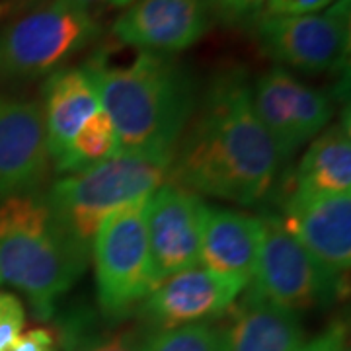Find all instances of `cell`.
Returning <instances> with one entry per match:
<instances>
[{"label": "cell", "mask_w": 351, "mask_h": 351, "mask_svg": "<svg viewBox=\"0 0 351 351\" xmlns=\"http://www.w3.org/2000/svg\"><path fill=\"white\" fill-rule=\"evenodd\" d=\"M283 158L256 115L244 69L217 75L176 145L168 180L197 195L254 205L276 184Z\"/></svg>", "instance_id": "1"}, {"label": "cell", "mask_w": 351, "mask_h": 351, "mask_svg": "<svg viewBox=\"0 0 351 351\" xmlns=\"http://www.w3.org/2000/svg\"><path fill=\"white\" fill-rule=\"evenodd\" d=\"M101 112L112 121L119 152L172 156L199 101L195 78L172 55L141 51L125 66L88 61Z\"/></svg>", "instance_id": "2"}, {"label": "cell", "mask_w": 351, "mask_h": 351, "mask_svg": "<svg viewBox=\"0 0 351 351\" xmlns=\"http://www.w3.org/2000/svg\"><path fill=\"white\" fill-rule=\"evenodd\" d=\"M86 263L47 193L36 189L0 199V283L18 289L39 316L53 313Z\"/></svg>", "instance_id": "3"}, {"label": "cell", "mask_w": 351, "mask_h": 351, "mask_svg": "<svg viewBox=\"0 0 351 351\" xmlns=\"http://www.w3.org/2000/svg\"><path fill=\"white\" fill-rule=\"evenodd\" d=\"M172 156L119 152L110 160L63 176L47 191L51 209L90 260L100 225L115 211L152 195L168 180Z\"/></svg>", "instance_id": "4"}, {"label": "cell", "mask_w": 351, "mask_h": 351, "mask_svg": "<svg viewBox=\"0 0 351 351\" xmlns=\"http://www.w3.org/2000/svg\"><path fill=\"white\" fill-rule=\"evenodd\" d=\"M88 8L53 0L14 18L0 29V84L47 78L100 38Z\"/></svg>", "instance_id": "5"}, {"label": "cell", "mask_w": 351, "mask_h": 351, "mask_svg": "<svg viewBox=\"0 0 351 351\" xmlns=\"http://www.w3.org/2000/svg\"><path fill=\"white\" fill-rule=\"evenodd\" d=\"M149 197L110 215L92 242L98 304L101 314L112 320L137 311L156 285L147 232Z\"/></svg>", "instance_id": "6"}, {"label": "cell", "mask_w": 351, "mask_h": 351, "mask_svg": "<svg viewBox=\"0 0 351 351\" xmlns=\"http://www.w3.org/2000/svg\"><path fill=\"white\" fill-rule=\"evenodd\" d=\"M262 226V246L246 291L295 314L332 301L341 277L318 262L281 217L263 215Z\"/></svg>", "instance_id": "7"}, {"label": "cell", "mask_w": 351, "mask_h": 351, "mask_svg": "<svg viewBox=\"0 0 351 351\" xmlns=\"http://www.w3.org/2000/svg\"><path fill=\"white\" fill-rule=\"evenodd\" d=\"M254 32L263 55L277 66L306 75L343 71L350 57V0L301 16L263 14Z\"/></svg>", "instance_id": "8"}, {"label": "cell", "mask_w": 351, "mask_h": 351, "mask_svg": "<svg viewBox=\"0 0 351 351\" xmlns=\"http://www.w3.org/2000/svg\"><path fill=\"white\" fill-rule=\"evenodd\" d=\"M252 101L283 162L318 137L336 110L330 92L302 82L283 66H271L258 76Z\"/></svg>", "instance_id": "9"}, {"label": "cell", "mask_w": 351, "mask_h": 351, "mask_svg": "<svg viewBox=\"0 0 351 351\" xmlns=\"http://www.w3.org/2000/svg\"><path fill=\"white\" fill-rule=\"evenodd\" d=\"M205 207L201 195L172 182H164L149 197L147 232L156 283L199 265Z\"/></svg>", "instance_id": "10"}, {"label": "cell", "mask_w": 351, "mask_h": 351, "mask_svg": "<svg viewBox=\"0 0 351 351\" xmlns=\"http://www.w3.org/2000/svg\"><path fill=\"white\" fill-rule=\"evenodd\" d=\"M244 289L246 285L234 279L195 265L158 281L138 311L156 330L201 324L228 313Z\"/></svg>", "instance_id": "11"}, {"label": "cell", "mask_w": 351, "mask_h": 351, "mask_svg": "<svg viewBox=\"0 0 351 351\" xmlns=\"http://www.w3.org/2000/svg\"><path fill=\"white\" fill-rule=\"evenodd\" d=\"M205 0H135L112 25L123 45L174 55L193 47L211 29Z\"/></svg>", "instance_id": "12"}, {"label": "cell", "mask_w": 351, "mask_h": 351, "mask_svg": "<svg viewBox=\"0 0 351 351\" xmlns=\"http://www.w3.org/2000/svg\"><path fill=\"white\" fill-rule=\"evenodd\" d=\"M49 164L41 104L0 96V199L39 189Z\"/></svg>", "instance_id": "13"}, {"label": "cell", "mask_w": 351, "mask_h": 351, "mask_svg": "<svg viewBox=\"0 0 351 351\" xmlns=\"http://www.w3.org/2000/svg\"><path fill=\"white\" fill-rule=\"evenodd\" d=\"M283 225L336 276L351 265V193H308L293 189Z\"/></svg>", "instance_id": "14"}, {"label": "cell", "mask_w": 351, "mask_h": 351, "mask_svg": "<svg viewBox=\"0 0 351 351\" xmlns=\"http://www.w3.org/2000/svg\"><path fill=\"white\" fill-rule=\"evenodd\" d=\"M262 217L207 205L201 226L199 265L248 287L262 246Z\"/></svg>", "instance_id": "15"}, {"label": "cell", "mask_w": 351, "mask_h": 351, "mask_svg": "<svg viewBox=\"0 0 351 351\" xmlns=\"http://www.w3.org/2000/svg\"><path fill=\"white\" fill-rule=\"evenodd\" d=\"M41 112L51 162L55 164L92 115L100 112V96L90 66H63L41 86Z\"/></svg>", "instance_id": "16"}, {"label": "cell", "mask_w": 351, "mask_h": 351, "mask_svg": "<svg viewBox=\"0 0 351 351\" xmlns=\"http://www.w3.org/2000/svg\"><path fill=\"white\" fill-rule=\"evenodd\" d=\"M230 311L228 322L219 330L221 351H295L304 341L299 314L248 291Z\"/></svg>", "instance_id": "17"}, {"label": "cell", "mask_w": 351, "mask_h": 351, "mask_svg": "<svg viewBox=\"0 0 351 351\" xmlns=\"http://www.w3.org/2000/svg\"><path fill=\"white\" fill-rule=\"evenodd\" d=\"M293 189L308 193H351V131L348 115L308 143L295 170Z\"/></svg>", "instance_id": "18"}, {"label": "cell", "mask_w": 351, "mask_h": 351, "mask_svg": "<svg viewBox=\"0 0 351 351\" xmlns=\"http://www.w3.org/2000/svg\"><path fill=\"white\" fill-rule=\"evenodd\" d=\"M115 154H119L115 129L110 117L100 110L80 127L69 149L55 162V168L59 174H75L104 160H110Z\"/></svg>", "instance_id": "19"}, {"label": "cell", "mask_w": 351, "mask_h": 351, "mask_svg": "<svg viewBox=\"0 0 351 351\" xmlns=\"http://www.w3.org/2000/svg\"><path fill=\"white\" fill-rule=\"evenodd\" d=\"M143 351H221V336L207 322L158 330L143 341Z\"/></svg>", "instance_id": "20"}, {"label": "cell", "mask_w": 351, "mask_h": 351, "mask_svg": "<svg viewBox=\"0 0 351 351\" xmlns=\"http://www.w3.org/2000/svg\"><path fill=\"white\" fill-rule=\"evenodd\" d=\"M211 22L225 27H254L265 14V0H205Z\"/></svg>", "instance_id": "21"}, {"label": "cell", "mask_w": 351, "mask_h": 351, "mask_svg": "<svg viewBox=\"0 0 351 351\" xmlns=\"http://www.w3.org/2000/svg\"><path fill=\"white\" fill-rule=\"evenodd\" d=\"M25 308L22 301L2 291L0 293V351H10L18 338L24 334Z\"/></svg>", "instance_id": "22"}, {"label": "cell", "mask_w": 351, "mask_h": 351, "mask_svg": "<svg viewBox=\"0 0 351 351\" xmlns=\"http://www.w3.org/2000/svg\"><path fill=\"white\" fill-rule=\"evenodd\" d=\"M71 351H143V341L133 330L108 332L75 343Z\"/></svg>", "instance_id": "23"}, {"label": "cell", "mask_w": 351, "mask_h": 351, "mask_svg": "<svg viewBox=\"0 0 351 351\" xmlns=\"http://www.w3.org/2000/svg\"><path fill=\"white\" fill-rule=\"evenodd\" d=\"M336 0H265L267 16H301L320 12Z\"/></svg>", "instance_id": "24"}, {"label": "cell", "mask_w": 351, "mask_h": 351, "mask_svg": "<svg viewBox=\"0 0 351 351\" xmlns=\"http://www.w3.org/2000/svg\"><path fill=\"white\" fill-rule=\"evenodd\" d=\"M10 351H59V343L51 330L34 328L24 332Z\"/></svg>", "instance_id": "25"}, {"label": "cell", "mask_w": 351, "mask_h": 351, "mask_svg": "<svg viewBox=\"0 0 351 351\" xmlns=\"http://www.w3.org/2000/svg\"><path fill=\"white\" fill-rule=\"evenodd\" d=\"M295 351H346V328L334 324L311 341H302Z\"/></svg>", "instance_id": "26"}, {"label": "cell", "mask_w": 351, "mask_h": 351, "mask_svg": "<svg viewBox=\"0 0 351 351\" xmlns=\"http://www.w3.org/2000/svg\"><path fill=\"white\" fill-rule=\"evenodd\" d=\"M63 2H71L80 8H92V6H110V8H127L131 2L135 0H63Z\"/></svg>", "instance_id": "27"}]
</instances>
